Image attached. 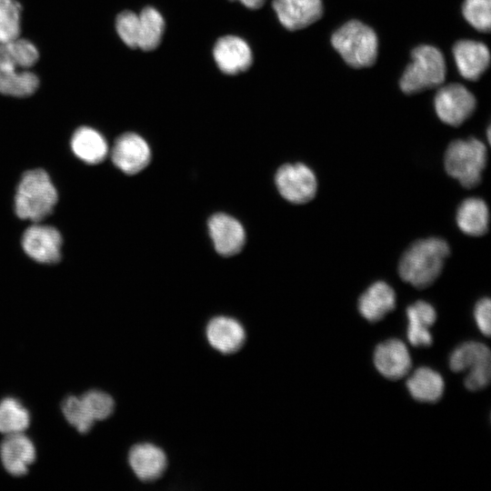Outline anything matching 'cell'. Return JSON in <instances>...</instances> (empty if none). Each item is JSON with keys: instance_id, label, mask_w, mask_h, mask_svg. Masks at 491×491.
Segmentation results:
<instances>
[{"instance_id": "9", "label": "cell", "mask_w": 491, "mask_h": 491, "mask_svg": "<svg viewBox=\"0 0 491 491\" xmlns=\"http://www.w3.org/2000/svg\"><path fill=\"white\" fill-rule=\"evenodd\" d=\"M435 108L444 123L458 126L474 112L476 99L465 86L450 84L441 87L436 93Z\"/></svg>"}, {"instance_id": "8", "label": "cell", "mask_w": 491, "mask_h": 491, "mask_svg": "<svg viewBox=\"0 0 491 491\" xmlns=\"http://www.w3.org/2000/svg\"><path fill=\"white\" fill-rule=\"evenodd\" d=\"M276 185L280 195L294 204L309 202L317 190L314 172L301 163L281 165L276 174Z\"/></svg>"}, {"instance_id": "3", "label": "cell", "mask_w": 491, "mask_h": 491, "mask_svg": "<svg viewBox=\"0 0 491 491\" xmlns=\"http://www.w3.org/2000/svg\"><path fill=\"white\" fill-rule=\"evenodd\" d=\"M58 200L57 191L43 169L25 172L17 185L15 211L21 219L38 222L49 215Z\"/></svg>"}, {"instance_id": "31", "label": "cell", "mask_w": 491, "mask_h": 491, "mask_svg": "<svg viewBox=\"0 0 491 491\" xmlns=\"http://www.w3.org/2000/svg\"><path fill=\"white\" fill-rule=\"evenodd\" d=\"M115 28L122 41L131 48H137L139 34L138 15L125 10L121 12L115 20Z\"/></svg>"}, {"instance_id": "22", "label": "cell", "mask_w": 491, "mask_h": 491, "mask_svg": "<svg viewBox=\"0 0 491 491\" xmlns=\"http://www.w3.org/2000/svg\"><path fill=\"white\" fill-rule=\"evenodd\" d=\"M71 148L79 159L89 165L103 162L108 154L105 137L88 126H81L75 131L71 138Z\"/></svg>"}, {"instance_id": "23", "label": "cell", "mask_w": 491, "mask_h": 491, "mask_svg": "<svg viewBox=\"0 0 491 491\" xmlns=\"http://www.w3.org/2000/svg\"><path fill=\"white\" fill-rule=\"evenodd\" d=\"M411 396L419 402L435 403L443 396L445 384L441 375L429 367H419L406 380Z\"/></svg>"}, {"instance_id": "14", "label": "cell", "mask_w": 491, "mask_h": 491, "mask_svg": "<svg viewBox=\"0 0 491 491\" xmlns=\"http://www.w3.org/2000/svg\"><path fill=\"white\" fill-rule=\"evenodd\" d=\"M208 228L214 246L220 255L230 256L242 250L246 241L245 229L233 216L215 214L210 217Z\"/></svg>"}, {"instance_id": "20", "label": "cell", "mask_w": 491, "mask_h": 491, "mask_svg": "<svg viewBox=\"0 0 491 491\" xmlns=\"http://www.w3.org/2000/svg\"><path fill=\"white\" fill-rule=\"evenodd\" d=\"M396 306V293L386 282L372 284L359 297L358 310L370 322H377Z\"/></svg>"}, {"instance_id": "19", "label": "cell", "mask_w": 491, "mask_h": 491, "mask_svg": "<svg viewBox=\"0 0 491 491\" xmlns=\"http://www.w3.org/2000/svg\"><path fill=\"white\" fill-rule=\"evenodd\" d=\"M453 54L459 73L468 80H476L486 70L490 61L487 47L473 40H461L456 43Z\"/></svg>"}, {"instance_id": "12", "label": "cell", "mask_w": 491, "mask_h": 491, "mask_svg": "<svg viewBox=\"0 0 491 491\" xmlns=\"http://www.w3.org/2000/svg\"><path fill=\"white\" fill-rule=\"evenodd\" d=\"M213 56L218 68L226 75L245 72L253 62L249 45L236 35L220 37L214 45Z\"/></svg>"}, {"instance_id": "7", "label": "cell", "mask_w": 491, "mask_h": 491, "mask_svg": "<svg viewBox=\"0 0 491 491\" xmlns=\"http://www.w3.org/2000/svg\"><path fill=\"white\" fill-rule=\"evenodd\" d=\"M449 366L456 373L469 371L464 381L469 391L484 389L491 377L490 349L479 342H466L453 351Z\"/></svg>"}, {"instance_id": "29", "label": "cell", "mask_w": 491, "mask_h": 491, "mask_svg": "<svg viewBox=\"0 0 491 491\" xmlns=\"http://www.w3.org/2000/svg\"><path fill=\"white\" fill-rule=\"evenodd\" d=\"M490 0H465L463 15L478 31L489 32L491 25Z\"/></svg>"}, {"instance_id": "33", "label": "cell", "mask_w": 491, "mask_h": 491, "mask_svg": "<svg viewBox=\"0 0 491 491\" xmlns=\"http://www.w3.org/2000/svg\"><path fill=\"white\" fill-rule=\"evenodd\" d=\"M242 5L249 9H258L260 8L266 0H237Z\"/></svg>"}, {"instance_id": "27", "label": "cell", "mask_w": 491, "mask_h": 491, "mask_svg": "<svg viewBox=\"0 0 491 491\" xmlns=\"http://www.w3.org/2000/svg\"><path fill=\"white\" fill-rule=\"evenodd\" d=\"M21 5L15 0H0V44L18 38Z\"/></svg>"}, {"instance_id": "4", "label": "cell", "mask_w": 491, "mask_h": 491, "mask_svg": "<svg viewBox=\"0 0 491 491\" xmlns=\"http://www.w3.org/2000/svg\"><path fill=\"white\" fill-rule=\"evenodd\" d=\"M487 152L486 145L476 138L451 142L445 154L446 173L466 187L476 186L486 167Z\"/></svg>"}, {"instance_id": "16", "label": "cell", "mask_w": 491, "mask_h": 491, "mask_svg": "<svg viewBox=\"0 0 491 491\" xmlns=\"http://www.w3.org/2000/svg\"><path fill=\"white\" fill-rule=\"evenodd\" d=\"M272 6L280 23L289 30L306 27L323 14L321 0H273Z\"/></svg>"}, {"instance_id": "15", "label": "cell", "mask_w": 491, "mask_h": 491, "mask_svg": "<svg viewBox=\"0 0 491 491\" xmlns=\"http://www.w3.org/2000/svg\"><path fill=\"white\" fill-rule=\"evenodd\" d=\"M36 452L31 439L23 433L6 435L0 445V459L4 468L12 476L27 473L35 459Z\"/></svg>"}, {"instance_id": "10", "label": "cell", "mask_w": 491, "mask_h": 491, "mask_svg": "<svg viewBox=\"0 0 491 491\" xmlns=\"http://www.w3.org/2000/svg\"><path fill=\"white\" fill-rule=\"evenodd\" d=\"M62 242V235L56 228L40 224L27 227L22 236L25 253L43 264H54L61 259Z\"/></svg>"}, {"instance_id": "28", "label": "cell", "mask_w": 491, "mask_h": 491, "mask_svg": "<svg viewBox=\"0 0 491 491\" xmlns=\"http://www.w3.org/2000/svg\"><path fill=\"white\" fill-rule=\"evenodd\" d=\"M62 412L67 422L79 433H87L95 421L87 412L80 396H69L62 402Z\"/></svg>"}, {"instance_id": "24", "label": "cell", "mask_w": 491, "mask_h": 491, "mask_svg": "<svg viewBox=\"0 0 491 491\" xmlns=\"http://www.w3.org/2000/svg\"><path fill=\"white\" fill-rule=\"evenodd\" d=\"M489 212L484 200L471 197L464 200L456 212V223L465 234L480 236L488 230Z\"/></svg>"}, {"instance_id": "21", "label": "cell", "mask_w": 491, "mask_h": 491, "mask_svg": "<svg viewBox=\"0 0 491 491\" xmlns=\"http://www.w3.org/2000/svg\"><path fill=\"white\" fill-rule=\"evenodd\" d=\"M407 339L414 346H429L433 343L429 332L436 319L435 308L425 301H416L406 308Z\"/></svg>"}, {"instance_id": "1", "label": "cell", "mask_w": 491, "mask_h": 491, "mask_svg": "<svg viewBox=\"0 0 491 491\" xmlns=\"http://www.w3.org/2000/svg\"><path fill=\"white\" fill-rule=\"evenodd\" d=\"M38 56L36 47L26 39L0 44V93L19 97L34 94L39 80L29 68Z\"/></svg>"}, {"instance_id": "6", "label": "cell", "mask_w": 491, "mask_h": 491, "mask_svg": "<svg viewBox=\"0 0 491 491\" xmlns=\"http://www.w3.org/2000/svg\"><path fill=\"white\" fill-rule=\"evenodd\" d=\"M413 62L406 67L400 80V87L406 94L440 85L446 77L445 59L441 52L431 45H420L412 51Z\"/></svg>"}, {"instance_id": "11", "label": "cell", "mask_w": 491, "mask_h": 491, "mask_svg": "<svg viewBox=\"0 0 491 491\" xmlns=\"http://www.w3.org/2000/svg\"><path fill=\"white\" fill-rule=\"evenodd\" d=\"M111 159L121 171L134 175L149 164L151 150L142 136L135 133H125L115 140Z\"/></svg>"}, {"instance_id": "5", "label": "cell", "mask_w": 491, "mask_h": 491, "mask_svg": "<svg viewBox=\"0 0 491 491\" xmlns=\"http://www.w3.org/2000/svg\"><path fill=\"white\" fill-rule=\"evenodd\" d=\"M332 45L343 59L356 68L370 66L377 55L376 33L363 23L352 20L332 35Z\"/></svg>"}, {"instance_id": "18", "label": "cell", "mask_w": 491, "mask_h": 491, "mask_svg": "<svg viewBox=\"0 0 491 491\" xmlns=\"http://www.w3.org/2000/svg\"><path fill=\"white\" fill-rule=\"evenodd\" d=\"M206 337L215 349L224 354H231L242 347L246 332L237 320L228 316H216L207 325Z\"/></svg>"}, {"instance_id": "30", "label": "cell", "mask_w": 491, "mask_h": 491, "mask_svg": "<svg viewBox=\"0 0 491 491\" xmlns=\"http://www.w3.org/2000/svg\"><path fill=\"white\" fill-rule=\"evenodd\" d=\"M94 421L109 417L115 407L113 398L99 390H90L80 396Z\"/></svg>"}, {"instance_id": "25", "label": "cell", "mask_w": 491, "mask_h": 491, "mask_svg": "<svg viewBox=\"0 0 491 491\" xmlns=\"http://www.w3.org/2000/svg\"><path fill=\"white\" fill-rule=\"evenodd\" d=\"M139 34L137 47L152 51L158 47L165 31V20L158 10L152 6L145 7L139 14Z\"/></svg>"}, {"instance_id": "17", "label": "cell", "mask_w": 491, "mask_h": 491, "mask_svg": "<svg viewBox=\"0 0 491 491\" xmlns=\"http://www.w3.org/2000/svg\"><path fill=\"white\" fill-rule=\"evenodd\" d=\"M128 462L140 480L152 481L163 475L167 459L160 447L150 443H141L130 449Z\"/></svg>"}, {"instance_id": "26", "label": "cell", "mask_w": 491, "mask_h": 491, "mask_svg": "<svg viewBox=\"0 0 491 491\" xmlns=\"http://www.w3.org/2000/svg\"><path fill=\"white\" fill-rule=\"evenodd\" d=\"M29 425L30 414L17 399L5 397L0 401V433H24Z\"/></svg>"}, {"instance_id": "13", "label": "cell", "mask_w": 491, "mask_h": 491, "mask_svg": "<svg viewBox=\"0 0 491 491\" xmlns=\"http://www.w3.org/2000/svg\"><path fill=\"white\" fill-rule=\"evenodd\" d=\"M374 364L383 376L397 380L409 373L412 360L406 346L401 340L392 338L377 345Z\"/></svg>"}, {"instance_id": "32", "label": "cell", "mask_w": 491, "mask_h": 491, "mask_svg": "<svg viewBox=\"0 0 491 491\" xmlns=\"http://www.w3.org/2000/svg\"><path fill=\"white\" fill-rule=\"evenodd\" d=\"M491 301L488 297L480 299L475 306L474 316L476 325L483 335L489 337L491 333L490 321Z\"/></svg>"}, {"instance_id": "2", "label": "cell", "mask_w": 491, "mask_h": 491, "mask_svg": "<svg viewBox=\"0 0 491 491\" xmlns=\"http://www.w3.org/2000/svg\"><path fill=\"white\" fill-rule=\"evenodd\" d=\"M449 253V246L442 238L417 240L403 254L398 266L399 276L416 288L428 287L441 274Z\"/></svg>"}]
</instances>
